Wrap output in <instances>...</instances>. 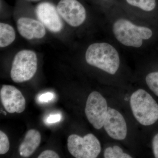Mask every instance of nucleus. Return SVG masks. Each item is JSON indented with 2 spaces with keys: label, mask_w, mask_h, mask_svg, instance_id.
I'll return each instance as SVG.
<instances>
[{
  "label": "nucleus",
  "mask_w": 158,
  "mask_h": 158,
  "mask_svg": "<svg viewBox=\"0 0 158 158\" xmlns=\"http://www.w3.org/2000/svg\"><path fill=\"white\" fill-rule=\"evenodd\" d=\"M106 12L118 4V0H100Z\"/></svg>",
  "instance_id": "18"
},
{
  "label": "nucleus",
  "mask_w": 158,
  "mask_h": 158,
  "mask_svg": "<svg viewBox=\"0 0 158 158\" xmlns=\"http://www.w3.org/2000/svg\"><path fill=\"white\" fill-rule=\"evenodd\" d=\"M105 158H131L132 157L123 152L121 148L115 145L113 147H108L105 150Z\"/></svg>",
  "instance_id": "15"
},
{
  "label": "nucleus",
  "mask_w": 158,
  "mask_h": 158,
  "mask_svg": "<svg viewBox=\"0 0 158 158\" xmlns=\"http://www.w3.org/2000/svg\"><path fill=\"white\" fill-rule=\"evenodd\" d=\"M119 51L120 48L110 39L93 43L86 49L85 60L88 65L114 75L121 63Z\"/></svg>",
  "instance_id": "2"
},
{
  "label": "nucleus",
  "mask_w": 158,
  "mask_h": 158,
  "mask_svg": "<svg viewBox=\"0 0 158 158\" xmlns=\"http://www.w3.org/2000/svg\"><path fill=\"white\" fill-rule=\"evenodd\" d=\"M36 13L37 18L49 31L58 33L62 30L63 23L57 9L53 5L44 2L37 6Z\"/></svg>",
  "instance_id": "8"
},
{
  "label": "nucleus",
  "mask_w": 158,
  "mask_h": 158,
  "mask_svg": "<svg viewBox=\"0 0 158 158\" xmlns=\"http://www.w3.org/2000/svg\"><path fill=\"white\" fill-rule=\"evenodd\" d=\"M119 6L126 11L136 17L144 19L145 15L155 11L157 0H118Z\"/></svg>",
  "instance_id": "11"
},
{
  "label": "nucleus",
  "mask_w": 158,
  "mask_h": 158,
  "mask_svg": "<svg viewBox=\"0 0 158 158\" xmlns=\"http://www.w3.org/2000/svg\"><path fill=\"white\" fill-rule=\"evenodd\" d=\"M15 32L14 28L5 23H0V47L5 48L11 44L15 39Z\"/></svg>",
  "instance_id": "14"
},
{
  "label": "nucleus",
  "mask_w": 158,
  "mask_h": 158,
  "mask_svg": "<svg viewBox=\"0 0 158 158\" xmlns=\"http://www.w3.org/2000/svg\"><path fill=\"white\" fill-rule=\"evenodd\" d=\"M59 156L53 151L45 150L43 152L38 156V158H59Z\"/></svg>",
  "instance_id": "20"
},
{
  "label": "nucleus",
  "mask_w": 158,
  "mask_h": 158,
  "mask_svg": "<svg viewBox=\"0 0 158 158\" xmlns=\"http://www.w3.org/2000/svg\"><path fill=\"white\" fill-rule=\"evenodd\" d=\"M57 9L65 22L73 27L82 26L87 19V10L78 0H61Z\"/></svg>",
  "instance_id": "7"
},
{
  "label": "nucleus",
  "mask_w": 158,
  "mask_h": 158,
  "mask_svg": "<svg viewBox=\"0 0 158 158\" xmlns=\"http://www.w3.org/2000/svg\"><path fill=\"white\" fill-rule=\"evenodd\" d=\"M145 81L150 89L158 97V71L148 74Z\"/></svg>",
  "instance_id": "16"
},
{
  "label": "nucleus",
  "mask_w": 158,
  "mask_h": 158,
  "mask_svg": "<svg viewBox=\"0 0 158 158\" xmlns=\"http://www.w3.org/2000/svg\"><path fill=\"white\" fill-rule=\"evenodd\" d=\"M3 113H4V115H6V112H4V111H3Z\"/></svg>",
  "instance_id": "23"
},
{
  "label": "nucleus",
  "mask_w": 158,
  "mask_h": 158,
  "mask_svg": "<svg viewBox=\"0 0 158 158\" xmlns=\"http://www.w3.org/2000/svg\"><path fill=\"white\" fill-rule=\"evenodd\" d=\"M108 108L106 100L100 93L93 91L89 94L85 112L88 121L94 128L99 130L103 127Z\"/></svg>",
  "instance_id": "6"
},
{
  "label": "nucleus",
  "mask_w": 158,
  "mask_h": 158,
  "mask_svg": "<svg viewBox=\"0 0 158 158\" xmlns=\"http://www.w3.org/2000/svg\"><path fill=\"white\" fill-rule=\"evenodd\" d=\"M152 145L155 157L158 158V134L153 138Z\"/></svg>",
  "instance_id": "22"
},
{
  "label": "nucleus",
  "mask_w": 158,
  "mask_h": 158,
  "mask_svg": "<svg viewBox=\"0 0 158 158\" xmlns=\"http://www.w3.org/2000/svg\"><path fill=\"white\" fill-rule=\"evenodd\" d=\"M19 33L27 40L40 39L45 36V26L38 21L27 17H22L17 20Z\"/></svg>",
  "instance_id": "12"
},
{
  "label": "nucleus",
  "mask_w": 158,
  "mask_h": 158,
  "mask_svg": "<svg viewBox=\"0 0 158 158\" xmlns=\"http://www.w3.org/2000/svg\"><path fill=\"white\" fill-rule=\"evenodd\" d=\"M9 149V138L5 133L0 131V154L6 153Z\"/></svg>",
  "instance_id": "17"
},
{
  "label": "nucleus",
  "mask_w": 158,
  "mask_h": 158,
  "mask_svg": "<svg viewBox=\"0 0 158 158\" xmlns=\"http://www.w3.org/2000/svg\"><path fill=\"white\" fill-rule=\"evenodd\" d=\"M103 127L108 135L113 139L123 140L126 138V122L121 113L115 109L108 108Z\"/></svg>",
  "instance_id": "10"
},
{
  "label": "nucleus",
  "mask_w": 158,
  "mask_h": 158,
  "mask_svg": "<svg viewBox=\"0 0 158 158\" xmlns=\"http://www.w3.org/2000/svg\"><path fill=\"white\" fill-rule=\"evenodd\" d=\"M130 105L135 118L142 125H151L158 120L157 103L145 90L138 89L133 93Z\"/></svg>",
  "instance_id": "3"
},
{
  "label": "nucleus",
  "mask_w": 158,
  "mask_h": 158,
  "mask_svg": "<svg viewBox=\"0 0 158 158\" xmlns=\"http://www.w3.org/2000/svg\"><path fill=\"white\" fill-rule=\"evenodd\" d=\"M3 106L10 113H20L26 108V100L20 91L13 86L3 85L0 91Z\"/></svg>",
  "instance_id": "9"
},
{
  "label": "nucleus",
  "mask_w": 158,
  "mask_h": 158,
  "mask_svg": "<svg viewBox=\"0 0 158 158\" xmlns=\"http://www.w3.org/2000/svg\"><path fill=\"white\" fill-rule=\"evenodd\" d=\"M62 119V115L60 114H52L48 116L46 119V122L49 124L55 123L59 122Z\"/></svg>",
  "instance_id": "21"
},
{
  "label": "nucleus",
  "mask_w": 158,
  "mask_h": 158,
  "mask_svg": "<svg viewBox=\"0 0 158 158\" xmlns=\"http://www.w3.org/2000/svg\"><path fill=\"white\" fill-rule=\"evenodd\" d=\"M55 94L52 92H47L40 95L38 98V101L40 102L46 103L51 101L53 99Z\"/></svg>",
  "instance_id": "19"
},
{
  "label": "nucleus",
  "mask_w": 158,
  "mask_h": 158,
  "mask_svg": "<svg viewBox=\"0 0 158 158\" xmlns=\"http://www.w3.org/2000/svg\"><path fill=\"white\" fill-rule=\"evenodd\" d=\"M40 141L41 135L39 132L34 129L29 130L19 145L20 155L25 158L32 155L39 146Z\"/></svg>",
  "instance_id": "13"
},
{
  "label": "nucleus",
  "mask_w": 158,
  "mask_h": 158,
  "mask_svg": "<svg viewBox=\"0 0 158 158\" xmlns=\"http://www.w3.org/2000/svg\"><path fill=\"white\" fill-rule=\"evenodd\" d=\"M110 39L127 51L143 52L154 36V31L145 20L136 17L116 5L106 11Z\"/></svg>",
  "instance_id": "1"
},
{
  "label": "nucleus",
  "mask_w": 158,
  "mask_h": 158,
  "mask_svg": "<svg viewBox=\"0 0 158 158\" xmlns=\"http://www.w3.org/2000/svg\"><path fill=\"white\" fill-rule=\"evenodd\" d=\"M37 58L34 51L23 50L15 56L12 63L11 77L15 83H23L31 80L37 72Z\"/></svg>",
  "instance_id": "4"
},
{
  "label": "nucleus",
  "mask_w": 158,
  "mask_h": 158,
  "mask_svg": "<svg viewBox=\"0 0 158 158\" xmlns=\"http://www.w3.org/2000/svg\"><path fill=\"white\" fill-rule=\"evenodd\" d=\"M69 151L76 158H95L101 151V146L98 139L92 134L84 137L72 135L67 140Z\"/></svg>",
  "instance_id": "5"
}]
</instances>
